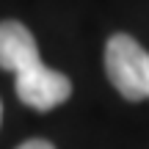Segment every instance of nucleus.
Segmentation results:
<instances>
[{
  "instance_id": "obj_1",
  "label": "nucleus",
  "mask_w": 149,
  "mask_h": 149,
  "mask_svg": "<svg viewBox=\"0 0 149 149\" xmlns=\"http://www.w3.org/2000/svg\"><path fill=\"white\" fill-rule=\"evenodd\" d=\"M0 66L17 74V97L28 108L50 111L72 94L69 77L44 66L33 33L17 19L0 22Z\"/></svg>"
},
{
  "instance_id": "obj_2",
  "label": "nucleus",
  "mask_w": 149,
  "mask_h": 149,
  "mask_svg": "<svg viewBox=\"0 0 149 149\" xmlns=\"http://www.w3.org/2000/svg\"><path fill=\"white\" fill-rule=\"evenodd\" d=\"M105 72L113 88L130 102L149 100V53L127 33H116L105 47Z\"/></svg>"
},
{
  "instance_id": "obj_3",
  "label": "nucleus",
  "mask_w": 149,
  "mask_h": 149,
  "mask_svg": "<svg viewBox=\"0 0 149 149\" xmlns=\"http://www.w3.org/2000/svg\"><path fill=\"white\" fill-rule=\"evenodd\" d=\"M17 149H55L50 141H44V138H33V141H25L22 146H17Z\"/></svg>"
},
{
  "instance_id": "obj_4",
  "label": "nucleus",
  "mask_w": 149,
  "mask_h": 149,
  "mask_svg": "<svg viewBox=\"0 0 149 149\" xmlns=\"http://www.w3.org/2000/svg\"><path fill=\"white\" fill-rule=\"evenodd\" d=\"M0 116H3V108H0Z\"/></svg>"
}]
</instances>
